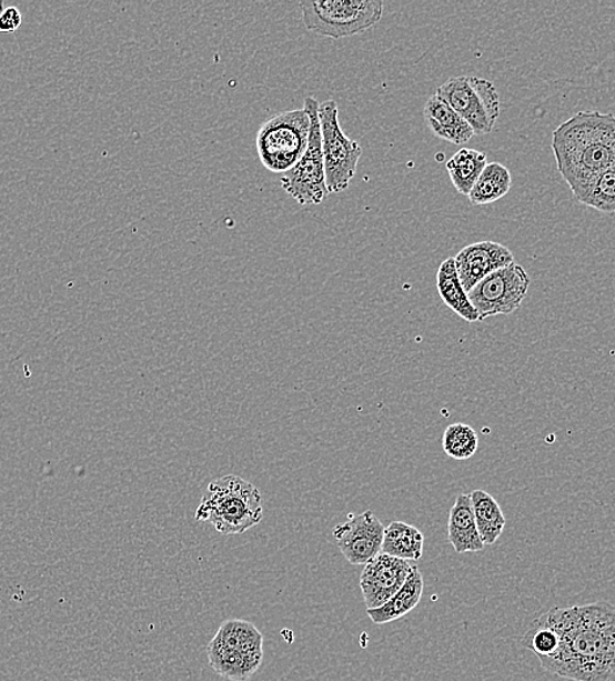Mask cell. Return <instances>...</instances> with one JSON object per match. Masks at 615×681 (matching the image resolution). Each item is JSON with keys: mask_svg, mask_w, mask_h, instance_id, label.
Returning <instances> with one entry per match:
<instances>
[{"mask_svg": "<svg viewBox=\"0 0 615 681\" xmlns=\"http://www.w3.org/2000/svg\"><path fill=\"white\" fill-rule=\"evenodd\" d=\"M561 637L542 668L574 681H615V607L597 602L547 611Z\"/></svg>", "mask_w": 615, "mask_h": 681, "instance_id": "1", "label": "cell"}, {"mask_svg": "<svg viewBox=\"0 0 615 681\" xmlns=\"http://www.w3.org/2000/svg\"><path fill=\"white\" fill-rule=\"evenodd\" d=\"M556 167L573 188L615 166V116L583 111L553 131Z\"/></svg>", "mask_w": 615, "mask_h": 681, "instance_id": "2", "label": "cell"}, {"mask_svg": "<svg viewBox=\"0 0 615 681\" xmlns=\"http://www.w3.org/2000/svg\"><path fill=\"white\" fill-rule=\"evenodd\" d=\"M262 518L260 490L252 482L234 474L210 482L195 511L198 522H210L225 537L253 529Z\"/></svg>", "mask_w": 615, "mask_h": 681, "instance_id": "3", "label": "cell"}, {"mask_svg": "<svg viewBox=\"0 0 615 681\" xmlns=\"http://www.w3.org/2000/svg\"><path fill=\"white\" fill-rule=\"evenodd\" d=\"M308 31L340 40L369 31L383 18L382 0H322L299 2Z\"/></svg>", "mask_w": 615, "mask_h": 681, "instance_id": "4", "label": "cell"}, {"mask_svg": "<svg viewBox=\"0 0 615 681\" xmlns=\"http://www.w3.org/2000/svg\"><path fill=\"white\" fill-rule=\"evenodd\" d=\"M310 129V116L304 108L271 117L258 134V151L263 167L274 173L292 170L304 156Z\"/></svg>", "mask_w": 615, "mask_h": 681, "instance_id": "5", "label": "cell"}, {"mask_svg": "<svg viewBox=\"0 0 615 681\" xmlns=\"http://www.w3.org/2000/svg\"><path fill=\"white\" fill-rule=\"evenodd\" d=\"M438 98L451 106L471 124L474 136L492 133L501 116V98L496 87L487 79L456 77L437 88Z\"/></svg>", "mask_w": 615, "mask_h": 681, "instance_id": "6", "label": "cell"}, {"mask_svg": "<svg viewBox=\"0 0 615 681\" xmlns=\"http://www.w3.org/2000/svg\"><path fill=\"white\" fill-rule=\"evenodd\" d=\"M304 109L310 116L311 129L308 148L299 163L289 172L282 174V188L298 203L320 204L327 193L324 153H322V137L320 122V102L308 97Z\"/></svg>", "mask_w": 615, "mask_h": 681, "instance_id": "7", "label": "cell"}, {"mask_svg": "<svg viewBox=\"0 0 615 681\" xmlns=\"http://www.w3.org/2000/svg\"><path fill=\"white\" fill-rule=\"evenodd\" d=\"M320 122L327 193H341L354 179L363 150L343 133L339 104L334 100L321 102Z\"/></svg>", "mask_w": 615, "mask_h": 681, "instance_id": "8", "label": "cell"}, {"mask_svg": "<svg viewBox=\"0 0 615 681\" xmlns=\"http://www.w3.org/2000/svg\"><path fill=\"white\" fill-rule=\"evenodd\" d=\"M531 288V277L526 270L512 262L496 270L467 292L480 321L500 314H511L522 307Z\"/></svg>", "mask_w": 615, "mask_h": 681, "instance_id": "9", "label": "cell"}, {"mask_svg": "<svg viewBox=\"0 0 615 681\" xmlns=\"http://www.w3.org/2000/svg\"><path fill=\"white\" fill-rule=\"evenodd\" d=\"M384 525L372 511L349 514L347 521L335 525L333 537L343 558L351 565H365L382 553Z\"/></svg>", "mask_w": 615, "mask_h": 681, "instance_id": "10", "label": "cell"}, {"mask_svg": "<svg viewBox=\"0 0 615 681\" xmlns=\"http://www.w3.org/2000/svg\"><path fill=\"white\" fill-rule=\"evenodd\" d=\"M412 570L413 565L409 561L385 553L365 563L359 583L367 610L382 607L397 594Z\"/></svg>", "mask_w": 615, "mask_h": 681, "instance_id": "11", "label": "cell"}, {"mask_svg": "<svg viewBox=\"0 0 615 681\" xmlns=\"http://www.w3.org/2000/svg\"><path fill=\"white\" fill-rule=\"evenodd\" d=\"M455 262L460 281L468 292L487 276L511 266L515 258L507 247L486 240L461 249Z\"/></svg>", "mask_w": 615, "mask_h": 681, "instance_id": "12", "label": "cell"}, {"mask_svg": "<svg viewBox=\"0 0 615 681\" xmlns=\"http://www.w3.org/2000/svg\"><path fill=\"white\" fill-rule=\"evenodd\" d=\"M423 117L432 134L446 142L460 146L475 137L471 124L437 94L427 100L423 109Z\"/></svg>", "mask_w": 615, "mask_h": 681, "instance_id": "13", "label": "cell"}, {"mask_svg": "<svg viewBox=\"0 0 615 681\" xmlns=\"http://www.w3.org/2000/svg\"><path fill=\"white\" fill-rule=\"evenodd\" d=\"M448 539L458 554L483 551L471 494H458L450 512Z\"/></svg>", "mask_w": 615, "mask_h": 681, "instance_id": "14", "label": "cell"}, {"mask_svg": "<svg viewBox=\"0 0 615 681\" xmlns=\"http://www.w3.org/2000/svg\"><path fill=\"white\" fill-rule=\"evenodd\" d=\"M211 669L218 675L233 680L246 681L260 669L262 658L252 657L234 648L212 639L208 648Z\"/></svg>", "mask_w": 615, "mask_h": 681, "instance_id": "15", "label": "cell"}, {"mask_svg": "<svg viewBox=\"0 0 615 681\" xmlns=\"http://www.w3.org/2000/svg\"><path fill=\"white\" fill-rule=\"evenodd\" d=\"M423 575L421 570L413 567L407 581L392 599L375 610H367L373 624L383 625L399 620L412 612L420 604L423 594Z\"/></svg>", "mask_w": 615, "mask_h": 681, "instance_id": "16", "label": "cell"}, {"mask_svg": "<svg viewBox=\"0 0 615 681\" xmlns=\"http://www.w3.org/2000/svg\"><path fill=\"white\" fill-rule=\"evenodd\" d=\"M436 286L444 304L467 322L480 321L477 310L468 299L467 292L456 269L455 258L446 259L437 270Z\"/></svg>", "mask_w": 615, "mask_h": 681, "instance_id": "17", "label": "cell"}, {"mask_svg": "<svg viewBox=\"0 0 615 681\" xmlns=\"http://www.w3.org/2000/svg\"><path fill=\"white\" fill-rule=\"evenodd\" d=\"M569 189L575 200L584 207L604 214H615V166Z\"/></svg>", "mask_w": 615, "mask_h": 681, "instance_id": "18", "label": "cell"}, {"mask_svg": "<svg viewBox=\"0 0 615 681\" xmlns=\"http://www.w3.org/2000/svg\"><path fill=\"white\" fill-rule=\"evenodd\" d=\"M471 497L475 524H477L482 543L485 547L494 545L501 539L505 524H507L502 508L495 498L485 490H474Z\"/></svg>", "mask_w": 615, "mask_h": 681, "instance_id": "19", "label": "cell"}, {"mask_svg": "<svg viewBox=\"0 0 615 681\" xmlns=\"http://www.w3.org/2000/svg\"><path fill=\"white\" fill-rule=\"evenodd\" d=\"M423 545V533L416 527L392 522L384 532L382 553L401 560L419 561L422 559Z\"/></svg>", "mask_w": 615, "mask_h": 681, "instance_id": "20", "label": "cell"}, {"mask_svg": "<svg viewBox=\"0 0 615 681\" xmlns=\"http://www.w3.org/2000/svg\"><path fill=\"white\" fill-rule=\"evenodd\" d=\"M485 152L473 149H461L446 163L453 187L460 194L468 196L487 166Z\"/></svg>", "mask_w": 615, "mask_h": 681, "instance_id": "21", "label": "cell"}, {"mask_svg": "<svg viewBox=\"0 0 615 681\" xmlns=\"http://www.w3.org/2000/svg\"><path fill=\"white\" fill-rule=\"evenodd\" d=\"M511 188L512 178L508 168L501 163H490L481 173L467 199L475 207H482L502 200Z\"/></svg>", "mask_w": 615, "mask_h": 681, "instance_id": "22", "label": "cell"}, {"mask_svg": "<svg viewBox=\"0 0 615 681\" xmlns=\"http://www.w3.org/2000/svg\"><path fill=\"white\" fill-rule=\"evenodd\" d=\"M478 435L466 423H453L443 435V450L452 459L463 461L471 459L478 450Z\"/></svg>", "mask_w": 615, "mask_h": 681, "instance_id": "23", "label": "cell"}, {"mask_svg": "<svg viewBox=\"0 0 615 681\" xmlns=\"http://www.w3.org/2000/svg\"><path fill=\"white\" fill-rule=\"evenodd\" d=\"M23 21V14H21L18 7H4L0 11V33H13L17 32Z\"/></svg>", "mask_w": 615, "mask_h": 681, "instance_id": "24", "label": "cell"}, {"mask_svg": "<svg viewBox=\"0 0 615 681\" xmlns=\"http://www.w3.org/2000/svg\"><path fill=\"white\" fill-rule=\"evenodd\" d=\"M4 9V3L0 2V11H2Z\"/></svg>", "mask_w": 615, "mask_h": 681, "instance_id": "25", "label": "cell"}]
</instances>
